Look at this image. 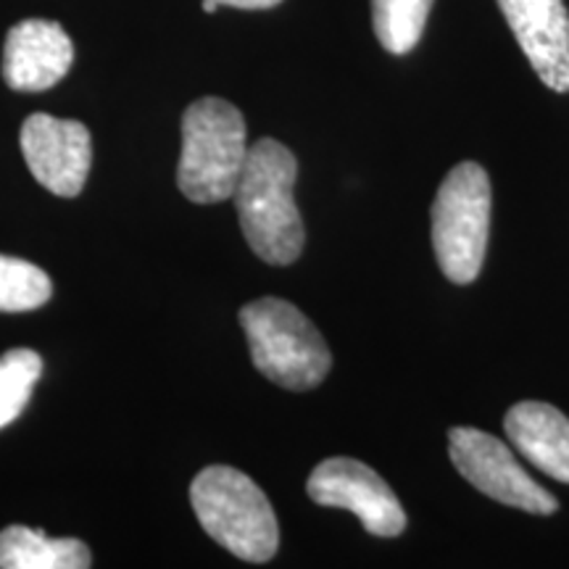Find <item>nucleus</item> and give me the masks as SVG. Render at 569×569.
Returning a JSON list of instances; mask_svg holds the SVG:
<instances>
[{
  "mask_svg": "<svg viewBox=\"0 0 569 569\" xmlns=\"http://www.w3.org/2000/svg\"><path fill=\"white\" fill-rule=\"evenodd\" d=\"M19 140L27 167L42 188L61 198L82 193L92 163L88 127L74 119L32 113L21 124Z\"/></svg>",
  "mask_w": 569,
  "mask_h": 569,
  "instance_id": "nucleus-8",
  "label": "nucleus"
},
{
  "mask_svg": "<svg viewBox=\"0 0 569 569\" xmlns=\"http://www.w3.org/2000/svg\"><path fill=\"white\" fill-rule=\"evenodd\" d=\"M448 451L459 475H465L467 482L496 501L530 511V515H553L559 509L557 498L540 488L519 467L515 453L488 432L475 430V427H453L448 432Z\"/></svg>",
  "mask_w": 569,
  "mask_h": 569,
  "instance_id": "nucleus-6",
  "label": "nucleus"
},
{
  "mask_svg": "<svg viewBox=\"0 0 569 569\" xmlns=\"http://www.w3.org/2000/svg\"><path fill=\"white\" fill-rule=\"evenodd\" d=\"M298 177L296 156L272 138L253 142L234 188L240 227L251 251L267 264H293L306 243V230L293 188Z\"/></svg>",
  "mask_w": 569,
  "mask_h": 569,
  "instance_id": "nucleus-1",
  "label": "nucleus"
},
{
  "mask_svg": "<svg viewBox=\"0 0 569 569\" xmlns=\"http://www.w3.org/2000/svg\"><path fill=\"white\" fill-rule=\"evenodd\" d=\"M42 375V359L32 348H11L0 356V430L19 419Z\"/></svg>",
  "mask_w": 569,
  "mask_h": 569,
  "instance_id": "nucleus-14",
  "label": "nucleus"
},
{
  "mask_svg": "<svg viewBox=\"0 0 569 569\" xmlns=\"http://www.w3.org/2000/svg\"><path fill=\"white\" fill-rule=\"evenodd\" d=\"M90 565V549L80 538H51L24 525L0 532V569H88Z\"/></svg>",
  "mask_w": 569,
  "mask_h": 569,
  "instance_id": "nucleus-12",
  "label": "nucleus"
},
{
  "mask_svg": "<svg viewBox=\"0 0 569 569\" xmlns=\"http://www.w3.org/2000/svg\"><path fill=\"white\" fill-rule=\"evenodd\" d=\"M190 503L209 538L238 559L264 565L277 553L280 528L272 503L240 469H201L190 486Z\"/></svg>",
  "mask_w": 569,
  "mask_h": 569,
  "instance_id": "nucleus-2",
  "label": "nucleus"
},
{
  "mask_svg": "<svg viewBox=\"0 0 569 569\" xmlns=\"http://www.w3.org/2000/svg\"><path fill=\"white\" fill-rule=\"evenodd\" d=\"M490 232V180L475 161L453 167L432 203V248L448 280H478Z\"/></svg>",
  "mask_w": 569,
  "mask_h": 569,
  "instance_id": "nucleus-5",
  "label": "nucleus"
},
{
  "mask_svg": "<svg viewBox=\"0 0 569 569\" xmlns=\"http://www.w3.org/2000/svg\"><path fill=\"white\" fill-rule=\"evenodd\" d=\"M219 6H232V9H243V11H264V9H274L280 6L282 0H217Z\"/></svg>",
  "mask_w": 569,
  "mask_h": 569,
  "instance_id": "nucleus-16",
  "label": "nucleus"
},
{
  "mask_svg": "<svg viewBox=\"0 0 569 569\" xmlns=\"http://www.w3.org/2000/svg\"><path fill=\"white\" fill-rule=\"evenodd\" d=\"M306 490L319 507L353 511L369 536L396 538L407 530V511L401 501L365 461L327 459L311 472Z\"/></svg>",
  "mask_w": 569,
  "mask_h": 569,
  "instance_id": "nucleus-7",
  "label": "nucleus"
},
{
  "mask_svg": "<svg viewBox=\"0 0 569 569\" xmlns=\"http://www.w3.org/2000/svg\"><path fill=\"white\" fill-rule=\"evenodd\" d=\"M248 159L246 119L222 98H201L182 117L177 184L193 203L232 198Z\"/></svg>",
  "mask_w": 569,
  "mask_h": 569,
  "instance_id": "nucleus-3",
  "label": "nucleus"
},
{
  "mask_svg": "<svg viewBox=\"0 0 569 569\" xmlns=\"http://www.w3.org/2000/svg\"><path fill=\"white\" fill-rule=\"evenodd\" d=\"M51 277L24 259L0 253V311H32L51 301Z\"/></svg>",
  "mask_w": 569,
  "mask_h": 569,
  "instance_id": "nucleus-15",
  "label": "nucleus"
},
{
  "mask_svg": "<svg viewBox=\"0 0 569 569\" xmlns=\"http://www.w3.org/2000/svg\"><path fill=\"white\" fill-rule=\"evenodd\" d=\"M432 0H372V24L388 53L403 56L422 40Z\"/></svg>",
  "mask_w": 569,
  "mask_h": 569,
  "instance_id": "nucleus-13",
  "label": "nucleus"
},
{
  "mask_svg": "<svg viewBox=\"0 0 569 569\" xmlns=\"http://www.w3.org/2000/svg\"><path fill=\"white\" fill-rule=\"evenodd\" d=\"M540 82L569 92V13L565 0H498Z\"/></svg>",
  "mask_w": 569,
  "mask_h": 569,
  "instance_id": "nucleus-9",
  "label": "nucleus"
},
{
  "mask_svg": "<svg viewBox=\"0 0 569 569\" xmlns=\"http://www.w3.org/2000/svg\"><path fill=\"white\" fill-rule=\"evenodd\" d=\"M511 446L549 478L569 482V419L540 401L515 403L503 417Z\"/></svg>",
  "mask_w": 569,
  "mask_h": 569,
  "instance_id": "nucleus-11",
  "label": "nucleus"
},
{
  "mask_svg": "<svg viewBox=\"0 0 569 569\" xmlns=\"http://www.w3.org/2000/svg\"><path fill=\"white\" fill-rule=\"evenodd\" d=\"M217 9H219L217 0H203V11H206V13H213Z\"/></svg>",
  "mask_w": 569,
  "mask_h": 569,
  "instance_id": "nucleus-17",
  "label": "nucleus"
},
{
  "mask_svg": "<svg viewBox=\"0 0 569 569\" xmlns=\"http://www.w3.org/2000/svg\"><path fill=\"white\" fill-rule=\"evenodd\" d=\"M256 369L284 390H311L332 367V353L315 322L282 298H259L240 309Z\"/></svg>",
  "mask_w": 569,
  "mask_h": 569,
  "instance_id": "nucleus-4",
  "label": "nucleus"
},
{
  "mask_svg": "<svg viewBox=\"0 0 569 569\" xmlns=\"http://www.w3.org/2000/svg\"><path fill=\"white\" fill-rule=\"evenodd\" d=\"M74 61V46L61 24L27 19L11 27L3 48V80L11 90L42 92L59 84Z\"/></svg>",
  "mask_w": 569,
  "mask_h": 569,
  "instance_id": "nucleus-10",
  "label": "nucleus"
}]
</instances>
